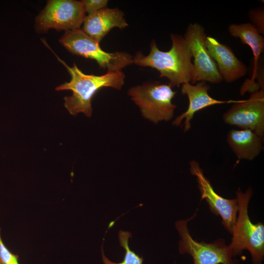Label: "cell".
Segmentation results:
<instances>
[{
    "instance_id": "obj_4",
    "label": "cell",
    "mask_w": 264,
    "mask_h": 264,
    "mask_svg": "<svg viewBox=\"0 0 264 264\" xmlns=\"http://www.w3.org/2000/svg\"><path fill=\"white\" fill-rule=\"evenodd\" d=\"M176 93L169 84L157 81L133 87L128 91V95L138 106L143 116L155 124L172 118L176 108L172 100Z\"/></svg>"
},
{
    "instance_id": "obj_19",
    "label": "cell",
    "mask_w": 264,
    "mask_h": 264,
    "mask_svg": "<svg viewBox=\"0 0 264 264\" xmlns=\"http://www.w3.org/2000/svg\"><path fill=\"white\" fill-rule=\"evenodd\" d=\"M86 13L88 15L107 7V0H84L81 1Z\"/></svg>"
},
{
    "instance_id": "obj_13",
    "label": "cell",
    "mask_w": 264,
    "mask_h": 264,
    "mask_svg": "<svg viewBox=\"0 0 264 264\" xmlns=\"http://www.w3.org/2000/svg\"><path fill=\"white\" fill-rule=\"evenodd\" d=\"M83 23L82 30L98 43L113 28L128 26L121 10L107 7L86 16Z\"/></svg>"
},
{
    "instance_id": "obj_16",
    "label": "cell",
    "mask_w": 264,
    "mask_h": 264,
    "mask_svg": "<svg viewBox=\"0 0 264 264\" xmlns=\"http://www.w3.org/2000/svg\"><path fill=\"white\" fill-rule=\"evenodd\" d=\"M131 237L132 234L129 231L120 230L118 232L120 245L125 250L123 259L120 263L112 262L107 258L104 254L102 245V255L104 264H143V257L131 250L129 247V240Z\"/></svg>"
},
{
    "instance_id": "obj_12",
    "label": "cell",
    "mask_w": 264,
    "mask_h": 264,
    "mask_svg": "<svg viewBox=\"0 0 264 264\" xmlns=\"http://www.w3.org/2000/svg\"><path fill=\"white\" fill-rule=\"evenodd\" d=\"M210 87L206 82H199L197 84L186 83L182 85L181 91L182 94L186 95L189 103L187 110L177 116L173 122L175 126H179L182 120L184 122V132L188 131L191 128V120L194 114L198 111L210 106L224 103H236L239 100L221 101L215 99L208 93Z\"/></svg>"
},
{
    "instance_id": "obj_14",
    "label": "cell",
    "mask_w": 264,
    "mask_h": 264,
    "mask_svg": "<svg viewBox=\"0 0 264 264\" xmlns=\"http://www.w3.org/2000/svg\"><path fill=\"white\" fill-rule=\"evenodd\" d=\"M263 138L248 129L232 130L227 142L238 159L253 160L263 149Z\"/></svg>"
},
{
    "instance_id": "obj_8",
    "label": "cell",
    "mask_w": 264,
    "mask_h": 264,
    "mask_svg": "<svg viewBox=\"0 0 264 264\" xmlns=\"http://www.w3.org/2000/svg\"><path fill=\"white\" fill-rule=\"evenodd\" d=\"M184 37L194 58L195 77L191 84L202 81L215 84L221 83L223 80L205 44L206 35L204 27L198 23H190Z\"/></svg>"
},
{
    "instance_id": "obj_11",
    "label": "cell",
    "mask_w": 264,
    "mask_h": 264,
    "mask_svg": "<svg viewBox=\"0 0 264 264\" xmlns=\"http://www.w3.org/2000/svg\"><path fill=\"white\" fill-rule=\"evenodd\" d=\"M205 44L223 81L232 83L246 74V66L237 58L228 45L220 43L211 36H206Z\"/></svg>"
},
{
    "instance_id": "obj_18",
    "label": "cell",
    "mask_w": 264,
    "mask_h": 264,
    "mask_svg": "<svg viewBox=\"0 0 264 264\" xmlns=\"http://www.w3.org/2000/svg\"><path fill=\"white\" fill-rule=\"evenodd\" d=\"M18 257L17 255L12 253L5 245L0 231V264H20Z\"/></svg>"
},
{
    "instance_id": "obj_10",
    "label": "cell",
    "mask_w": 264,
    "mask_h": 264,
    "mask_svg": "<svg viewBox=\"0 0 264 264\" xmlns=\"http://www.w3.org/2000/svg\"><path fill=\"white\" fill-rule=\"evenodd\" d=\"M190 170L197 178L201 200L205 199L211 211L215 215L221 217L224 227L232 234L239 208L237 198L227 199L218 194L210 181L204 176L198 162L192 160L190 162Z\"/></svg>"
},
{
    "instance_id": "obj_7",
    "label": "cell",
    "mask_w": 264,
    "mask_h": 264,
    "mask_svg": "<svg viewBox=\"0 0 264 264\" xmlns=\"http://www.w3.org/2000/svg\"><path fill=\"white\" fill-rule=\"evenodd\" d=\"M85 14L81 1L51 0L37 17L35 25L41 31L52 28L66 31L78 29Z\"/></svg>"
},
{
    "instance_id": "obj_3",
    "label": "cell",
    "mask_w": 264,
    "mask_h": 264,
    "mask_svg": "<svg viewBox=\"0 0 264 264\" xmlns=\"http://www.w3.org/2000/svg\"><path fill=\"white\" fill-rule=\"evenodd\" d=\"M252 193L251 188L244 193L240 189L236 192L239 216L229 246L233 257L247 250L251 254L253 264H262L264 256V225L262 222L252 223L249 217L248 207Z\"/></svg>"
},
{
    "instance_id": "obj_1",
    "label": "cell",
    "mask_w": 264,
    "mask_h": 264,
    "mask_svg": "<svg viewBox=\"0 0 264 264\" xmlns=\"http://www.w3.org/2000/svg\"><path fill=\"white\" fill-rule=\"evenodd\" d=\"M172 46L169 50L163 51L153 40L149 54L145 56L137 52L133 57V64L142 67L156 69L160 77H166L172 87H179L186 83H192L195 69L192 63V55L189 45L184 36L171 34Z\"/></svg>"
},
{
    "instance_id": "obj_2",
    "label": "cell",
    "mask_w": 264,
    "mask_h": 264,
    "mask_svg": "<svg viewBox=\"0 0 264 264\" xmlns=\"http://www.w3.org/2000/svg\"><path fill=\"white\" fill-rule=\"evenodd\" d=\"M57 58L66 67L71 79L58 86L56 90L72 91V95L64 98V106L74 116L82 112L90 117L92 112L91 100L98 90L105 87L120 89L124 84L125 75L122 71H107L102 75L86 74L75 64L70 67L58 56Z\"/></svg>"
},
{
    "instance_id": "obj_6",
    "label": "cell",
    "mask_w": 264,
    "mask_h": 264,
    "mask_svg": "<svg viewBox=\"0 0 264 264\" xmlns=\"http://www.w3.org/2000/svg\"><path fill=\"white\" fill-rule=\"evenodd\" d=\"M195 212L190 218L178 220L176 227L180 237L178 242L179 252L181 254H190L194 264H239L233 259L229 245L224 240L219 239L213 242H198L191 235L188 223L195 218Z\"/></svg>"
},
{
    "instance_id": "obj_5",
    "label": "cell",
    "mask_w": 264,
    "mask_h": 264,
    "mask_svg": "<svg viewBox=\"0 0 264 264\" xmlns=\"http://www.w3.org/2000/svg\"><path fill=\"white\" fill-rule=\"evenodd\" d=\"M70 52L96 61L101 68L108 71H118L133 64V57L125 52H107L99 43L81 29L66 31L59 40Z\"/></svg>"
},
{
    "instance_id": "obj_9",
    "label": "cell",
    "mask_w": 264,
    "mask_h": 264,
    "mask_svg": "<svg viewBox=\"0 0 264 264\" xmlns=\"http://www.w3.org/2000/svg\"><path fill=\"white\" fill-rule=\"evenodd\" d=\"M222 119L226 124L250 130L264 138V88L251 93L248 99L235 103Z\"/></svg>"
},
{
    "instance_id": "obj_15",
    "label": "cell",
    "mask_w": 264,
    "mask_h": 264,
    "mask_svg": "<svg viewBox=\"0 0 264 264\" xmlns=\"http://www.w3.org/2000/svg\"><path fill=\"white\" fill-rule=\"evenodd\" d=\"M228 32L231 36L239 38L242 44L250 47L254 57V68L252 77L248 80L254 82L258 74L260 56L264 50V37L250 23L231 24Z\"/></svg>"
},
{
    "instance_id": "obj_17",
    "label": "cell",
    "mask_w": 264,
    "mask_h": 264,
    "mask_svg": "<svg viewBox=\"0 0 264 264\" xmlns=\"http://www.w3.org/2000/svg\"><path fill=\"white\" fill-rule=\"evenodd\" d=\"M248 17L251 23L261 34H264V9L257 7L249 10Z\"/></svg>"
}]
</instances>
